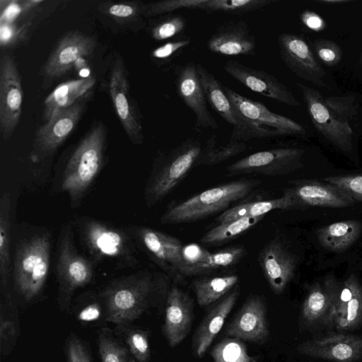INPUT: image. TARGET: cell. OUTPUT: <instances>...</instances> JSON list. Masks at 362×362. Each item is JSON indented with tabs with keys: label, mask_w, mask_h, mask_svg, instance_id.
I'll use <instances>...</instances> for the list:
<instances>
[{
	"label": "cell",
	"mask_w": 362,
	"mask_h": 362,
	"mask_svg": "<svg viewBox=\"0 0 362 362\" xmlns=\"http://www.w3.org/2000/svg\"><path fill=\"white\" fill-rule=\"evenodd\" d=\"M168 291L165 278L148 271L115 279L100 293L106 320L117 325L134 321L166 300Z\"/></svg>",
	"instance_id": "obj_1"
},
{
	"label": "cell",
	"mask_w": 362,
	"mask_h": 362,
	"mask_svg": "<svg viewBox=\"0 0 362 362\" xmlns=\"http://www.w3.org/2000/svg\"><path fill=\"white\" fill-rule=\"evenodd\" d=\"M105 141V128L99 123L88 132L69 158L61 189L68 194L71 206L79 204L101 170Z\"/></svg>",
	"instance_id": "obj_2"
},
{
	"label": "cell",
	"mask_w": 362,
	"mask_h": 362,
	"mask_svg": "<svg viewBox=\"0 0 362 362\" xmlns=\"http://www.w3.org/2000/svg\"><path fill=\"white\" fill-rule=\"evenodd\" d=\"M257 185V180H240L208 189L169 206L160 221L163 223H182L204 219L246 197Z\"/></svg>",
	"instance_id": "obj_3"
},
{
	"label": "cell",
	"mask_w": 362,
	"mask_h": 362,
	"mask_svg": "<svg viewBox=\"0 0 362 362\" xmlns=\"http://www.w3.org/2000/svg\"><path fill=\"white\" fill-rule=\"evenodd\" d=\"M51 235L37 232L16 246L13 279L18 292L28 301L42 291L50 266Z\"/></svg>",
	"instance_id": "obj_4"
},
{
	"label": "cell",
	"mask_w": 362,
	"mask_h": 362,
	"mask_svg": "<svg viewBox=\"0 0 362 362\" xmlns=\"http://www.w3.org/2000/svg\"><path fill=\"white\" fill-rule=\"evenodd\" d=\"M77 230L86 250L96 260L119 267H136L139 261L129 234L124 230L93 218H81Z\"/></svg>",
	"instance_id": "obj_5"
},
{
	"label": "cell",
	"mask_w": 362,
	"mask_h": 362,
	"mask_svg": "<svg viewBox=\"0 0 362 362\" xmlns=\"http://www.w3.org/2000/svg\"><path fill=\"white\" fill-rule=\"evenodd\" d=\"M202 146L199 139L188 138L175 148L161 153L145 188L148 206L162 200L197 165Z\"/></svg>",
	"instance_id": "obj_6"
},
{
	"label": "cell",
	"mask_w": 362,
	"mask_h": 362,
	"mask_svg": "<svg viewBox=\"0 0 362 362\" xmlns=\"http://www.w3.org/2000/svg\"><path fill=\"white\" fill-rule=\"evenodd\" d=\"M223 89L240 116L253 128L255 138L306 136L307 132L300 124L270 111L263 104L249 99L230 88L223 86Z\"/></svg>",
	"instance_id": "obj_7"
},
{
	"label": "cell",
	"mask_w": 362,
	"mask_h": 362,
	"mask_svg": "<svg viewBox=\"0 0 362 362\" xmlns=\"http://www.w3.org/2000/svg\"><path fill=\"white\" fill-rule=\"evenodd\" d=\"M56 269L62 301H69L76 290L89 284L93 276V263L77 251L69 226L60 235Z\"/></svg>",
	"instance_id": "obj_8"
},
{
	"label": "cell",
	"mask_w": 362,
	"mask_h": 362,
	"mask_svg": "<svg viewBox=\"0 0 362 362\" xmlns=\"http://www.w3.org/2000/svg\"><path fill=\"white\" fill-rule=\"evenodd\" d=\"M296 84L302 91L308 114L317 131L341 151L351 153L354 148V134L348 121L329 110L325 103V98L318 90L301 83Z\"/></svg>",
	"instance_id": "obj_9"
},
{
	"label": "cell",
	"mask_w": 362,
	"mask_h": 362,
	"mask_svg": "<svg viewBox=\"0 0 362 362\" xmlns=\"http://www.w3.org/2000/svg\"><path fill=\"white\" fill-rule=\"evenodd\" d=\"M134 230L136 240L143 250L172 278L181 282L188 276L187 267L182 254L183 245L178 239L144 226L137 227Z\"/></svg>",
	"instance_id": "obj_10"
},
{
	"label": "cell",
	"mask_w": 362,
	"mask_h": 362,
	"mask_svg": "<svg viewBox=\"0 0 362 362\" xmlns=\"http://www.w3.org/2000/svg\"><path fill=\"white\" fill-rule=\"evenodd\" d=\"M23 91L13 58L2 54L0 60V129L6 141L16 128L21 115Z\"/></svg>",
	"instance_id": "obj_11"
},
{
	"label": "cell",
	"mask_w": 362,
	"mask_h": 362,
	"mask_svg": "<svg viewBox=\"0 0 362 362\" xmlns=\"http://www.w3.org/2000/svg\"><path fill=\"white\" fill-rule=\"evenodd\" d=\"M304 151L297 148H278L258 151L227 167L230 175L257 173L279 175L289 173L302 165Z\"/></svg>",
	"instance_id": "obj_12"
},
{
	"label": "cell",
	"mask_w": 362,
	"mask_h": 362,
	"mask_svg": "<svg viewBox=\"0 0 362 362\" xmlns=\"http://www.w3.org/2000/svg\"><path fill=\"white\" fill-rule=\"evenodd\" d=\"M277 42L281 57L291 71L316 86L327 87L325 71L303 36L283 33L278 35Z\"/></svg>",
	"instance_id": "obj_13"
},
{
	"label": "cell",
	"mask_w": 362,
	"mask_h": 362,
	"mask_svg": "<svg viewBox=\"0 0 362 362\" xmlns=\"http://www.w3.org/2000/svg\"><path fill=\"white\" fill-rule=\"evenodd\" d=\"M110 94L119 119L132 142L144 141L140 113L129 93V83L124 64L117 59L112 69L109 81Z\"/></svg>",
	"instance_id": "obj_14"
},
{
	"label": "cell",
	"mask_w": 362,
	"mask_h": 362,
	"mask_svg": "<svg viewBox=\"0 0 362 362\" xmlns=\"http://www.w3.org/2000/svg\"><path fill=\"white\" fill-rule=\"evenodd\" d=\"M226 334L242 341L265 344L269 339L270 331L264 297L258 294L248 297L227 326Z\"/></svg>",
	"instance_id": "obj_15"
},
{
	"label": "cell",
	"mask_w": 362,
	"mask_h": 362,
	"mask_svg": "<svg viewBox=\"0 0 362 362\" xmlns=\"http://www.w3.org/2000/svg\"><path fill=\"white\" fill-rule=\"evenodd\" d=\"M175 75L177 93L193 112L196 119V128L218 129V125L207 107L197 63L189 62L177 66L175 69Z\"/></svg>",
	"instance_id": "obj_16"
},
{
	"label": "cell",
	"mask_w": 362,
	"mask_h": 362,
	"mask_svg": "<svg viewBox=\"0 0 362 362\" xmlns=\"http://www.w3.org/2000/svg\"><path fill=\"white\" fill-rule=\"evenodd\" d=\"M223 69L235 80L253 92L290 106L300 105L284 83L263 70L247 66L233 59L226 61Z\"/></svg>",
	"instance_id": "obj_17"
},
{
	"label": "cell",
	"mask_w": 362,
	"mask_h": 362,
	"mask_svg": "<svg viewBox=\"0 0 362 362\" xmlns=\"http://www.w3.org/2000/svg\"><path fill=\"white\" fill-rule=\"evenodd\" d=\"M303 355L333 362H355L362 358V337L333 333L300 344Z\"/></svg>",
	"instance_id": "obj_18"
},
{
	"label": "cell",
	"mask_w": 362,
	"mask_h": 362,
	"mask_svg": "<svg viewBox=\"0 0 362 362\" xmlns=\"http://www.w3.org/2000/svg\"><path fill=\"white\" fill-rule=\"evenodd\" d=\"M202 87L211 107L233 127L230 140L246 141L250 138V127L240 115L224 91L223 86L202 64L197 63Z\"/></svg>",
	"instance_id": "obj_19"
},
{
	"label": "cell",
	"mask_w": 362,
	"mask_h": 362,
	"mask_svg": "<svg viewBox=\"0 0 362 362\" xmlns=\"http://www.w3.org/2000/svg\"><path fill=\"white\" fill-rule=\"evenodd\" d=\"M259 262L272 291L282 293L294 275L296 257L282 240L274 239L261 250Z\"/></svg>",
	"instance_id": "obj_20"
},
{
	"label": "cell",
	"mask_w": 362,
	"mask_h": 362,
	"mask_svg": "<svg viewBox=\"0 0 362 362\" xmlns=\"http://www.w3.org/2000/svg\"><path fill=\"white\" fill-rule=\"evenodd\" d=\"M194 316L192 298L177 286L171 287L165 300L163 334L170 347L179 345L190 332Z\"/></svg>",
	"instance_id": "obj_21"
},
{
	"label": "cell",
	"mask_w": 362,
	"mask_h": 362,
	"mask_svg": "<svg viewBox=\"0 0 362 362\" xmlns=\"http://www.w3.org/2000/svg\"><path fill=\"white\" fill-rule=\"evenodd\" d=\"M256 46L255 36L242 19L220 24L206 42L211 52L230 57L253 55Z\"/></svg>",
	"instance_id": "obj_22"
},
{
	"label": "cell",
	"mask_w": 362,
	"mask_h": 362,
	"mask_svg": "<svg viewBox=\"0 0 362 362\" xmlns=\"http://www.w3.org/2000/svg\"><path fill=\"white\" fill-rule=\"evenodd\" d=\"M93 38L78 32H70L57 44L43 68L47 79L54 80L68 72L80 58L89 56L95 48Z\"/></svg>",
	"instance_id": "obj_23"
},
{
	"label": "cell",
	"mask_w": 362,
	"mask_h": 362,
	"mask_svg": "<svg viewBox=\"0 0 362 362\" xmlns=\"http://www.w3.org/2000/svg\"><path fill=\"white\" fill-rule=\"evenodd\" d=\"M83 110L76 103L57 112L52 118L37 130L35 139V149L41 156L53 153L74 129Z\"/></svg>",
	"instance_id": "obj_24"
},
{
	"label": "cell",
	"mask_w": 362,
	"mask_h": 362,
	"mask_svg": "<svg viewBox=\"0 0 362 362\" xmlns=\"http://www.w3.org/2000/svg\"><path fill=\"white\" fill-rule=\"evenodd\" d=\"M240 293V286L237 285L209 309L192 338V349L195 357L200 358L204 356L222 329L227 317L237 302Z\"/></svg>",
	"instance_id": "obj_25"
},
{
	"label": "cell",
	"mask_w": 362,
	"mask_h": 362,
	"mask_svg": "<svg viewBox=\"0 0 362 362\" xmlns=\"http://www.w3.org/2000/svg\"><path fill=\"white\" fill-rule=\"evenodd\" d=\"M362 322V287L354 275L338 291L329 326L339 330H351Z\"/></svg>",
	"instance_id": "obj_26"
},
{
	"label": "cell",
	"mask_w": 362,
	"mask_h": 362,
	"mask_svg": "<svg viewBox=\"0 0 362 362\" xmlns=\"http://www.w3.org/2000/svg\"><path fill=\"white\" fill-rule=\"evenodd\" d=\"M288 189L300 206L344 208L355 203L348 194L325 182L297 181Z\"/></svg>",
	"instance_id": "obj_27"
},
{
	"label": "cell",
	"mask_w": 362,
	"mask_h": 362,
	"mask_svg": "<svg viewBox=\"0 0 362 362\" xmlns=\"http://www.w3.org/2000/svg\"><path fill=\"white\" fill-rule=\"evenodd\" d=\"M339 287L332 280L316 283L309 290L302 306L301 319L308 327L329 326Z\"/></svg>",
	"instance_id": "obj_28"
},
{
	"label": "cell",
	"mask_w": 362,
	"mask_h": 362,
	"mask_svg": "<svg viewBox=\"0 0 362 362\" xmlns=\"http://www.w3.org/2000/svg\"><path fill=\"white\" fill-rule=\"evenodd\" d=\"M95 84L92 77L69 81L59 85L45 99L43 117L47 122L59 110L74 104Z\"/></svg>",
	"instance_id": "obj_29"
},
{
	"label": "cell",
	"mask_w": 362,
	"mask_h": 362,
	"mask_svg": "<svg viewBox=\"0 0 362 362\" xmlns=\"http://www.w3.org/2000/svg\"><path fill=\"white\" fill-rule=\"evenodd\" d=\"M300 206L288 189L284 196L271 200L245 202L224 211L218 216V223L232 221L245 217H258L274 209H288Z\"/></svg>",
	"instance_id": "obj_30"
},
{
	"label": "cell",
	"mask_w": 362,
	"mask_h": 362,
	"mask_svg": "<svg viewBox=\"0 0 362 362\" xmlns=\"http://www.w3.org/2000/svg\"><path fill=\"white\" fill-rule=\"evenodd\" d=\"M361 224L358 221L335 222L317 230L320 245L325 249L341 252L349 248L360 236Z\"/></svg>",
	"instance_id": "obj_31"
},
{
	"label": "cell",
	"mask_w": 362,
	"mask_h": 362,
	"mask_svg": "<svg viewBox=\"0 0 362 362\" xmlns=\"http://www.w3.org/2000/svg\"><path fill=\"white\" fill-rule=\"evenodd\" d=\"M237 275L208 276L196 279L192 282L198 305L209 306L219 300L237 286Z\"/></svg>",
	"instance_id": "obj_32"
},
{
	"label": "cell",
	"mask_w": 362,
	"mask_h": 362,
	"mask_svg": "<svg viewBox=\"0 0 362 362\" xmlns=\"http://www.w3.org/2000/svg\"><path fill=\"white\" fill-rule=\"evenodd\" d=\"M11 210L10 194L4 192L0 198V279L2 286H6L11 271Z\"/></svg>",
	"instance_id": "obj_33"
},
{
	"label": "cell",
	"mask_w": 362,
	"mask_h": 362,
	"mask_svg": "<svg viewBox=\"0 0 362 362\" xmlns=\"http://www.w3.org/2000/svg\"><path fill=\"white\" fill-rule=\"evenodd\" d=\"M264 216L245 217L219 223L207 231L200 239L206 245H218L228 242L256 225Z\"/></svg>",
	"instance_id": "obj_34"
},
{
	"label": "cell",
	"mask_w": 362,
	"mask_h": 362,
	"mask_svg": "<svg viewBox=\"0 0 362 362\" xmlns=\"http://www.w3.org/2000/svg\"><path fill=\"white\" fill-rule=\"evenodd\" d=\"M246 148L247 145L245 142L232 140L224 146H220L217 144L216 135L213 134L203 144L197 165L220 163L240 154Z\"/></svg>",
	"instance_id": "obj_35"
},
{
	"label": "cell",
	"mask_w": 362,
	"mask_h": 362,
	"mask_svg": "<svg viewBox=\"0 0 362 362\" xmlns=\"http://www.w3.org/2000/svg\"><path fill=\"white\" fill-rule=\"evenodd\" d=\"M276 1V0H204L199 10L208 13L217 12L240 16L259 10Z\"/></svg>",
	"instance_id": "obj_36"
},
{
	"label": "cell",
	"mask_w": 362,
	"mask_h": 362,
	"mask_svg": "<svg viewBox=\"0 0 362 362\" xmlns=\"http://www.w3.org/2000/svg\"><path fill=\"white\" fill-rule=\"evenodd\" d=\"M214 362H257V359L249 355L242 340L228 337L216 344L211 352Z\"/></svg>",
	"instance_id": "obj_37"
},
{
	"label": "cell",
	"mask_w": 362,
	"mask_h": 362,
	"mask_svg": "<svg viewBox=\"0 0 362 362\" xmlns=\"http://www.w3.org/2000/svg\"><path fill=\"white\" fill-rule=\"evenodd\" d=\"M98 348L102 362H136L129 351L120 344L109 329H101Z\"/></svg>",
	"instance_id": "obj_38"
},
{
	"label": "cell",
	"mask_w": 362,
	"mask_h": 362,
	"mask_svg": "<svg viewBox=\"0 0 362 362\" xmlns=\"http://www.w3.org/2000/svg\"><path fill=\"white\" fill-rule=\"evenodd\" d=\"M245 255L241 246H233L210 253L206 261L199 267L197 274H202L222 267H227L238 262Z\"/></svg>",
	"instance_id": "obj_39"
},
{
	"label": "cell",
	"mask_w": 362,
	"mask_h": 362,
	"mask_svg": "<svg viewBox=\"0 0 362 362\" xmlns=\"http://www.w3.org/2000/svg\"><path fill=\"white\" fill-rule=\"evenodd\" d=\"M186 25L187 20L183 16L170 13L158 21L151 28L150 33L153 40L162 41L182 35Z\"/></svg>",
	"instance_id": "obj_40"
},
{
	"label": "cell",
	"mask_w": 362,
	"mask_h": 362,
	"mask_svg": "<svg viewBox=\"0 0 362 362\" xmlns=\"http://www.w3.org/2000/svg\"><path fill=\"white\" fill-rule=\"evenodd\" d=\"M204 0H166L143 5V13L147 17L170 14L182 8L199 9Z\"/></svg>",
	"instance_id": "obj_41"
},
{
	"label": "cell",
	"mask_w": 362,
	"mask_h": 362,
	"mask_svg": "<svg viewBox=\"0 0 362 362\" xmlns=\"http://www.w3.org/2000/svg\"><path fill=\"white\" fill-rule=\"evenodd\" d=\"M126 342L129 351L138 362H148L151 358V349L148 333L136 329L128 332Z\"/></svg>",
	"instance_id": "obj_42"
},
{
	"label": "cell",
	"mask_w": 362,
	"mask_h": 362,
	"mask_svg": "<svg viewBox=\"0 0 362 362\" xmlns=\"http://www.w3.org/2000/svg\"><path fill=\"white\" fill-rule=\"evenodd\" d=\"M322 181L339 187L354 202H362V174L329 176L322 178Z\"/></svg>",
	"instance_id": "obj_43"
},
{
	"label": "cell",
	"mask_w": 362,
	"mask_h": 362,
	"mask_svg": "<svg viewBox=\"0 0 362 362\" xmlns=\"http://www.w3.org/2000/svg\"><path fill=\"white\" fill-rule=\"evenodd\" d=\"M192 42V38L187 35H180L172 41L156 48L151 53L152 57L163 63H168L177 57Z\"/></svg>",
	"instance_id": "obj_44"
},
{
	"label": "cell",
	"mask_w": 362,
	"mask_h": 362,
	"mask_svg": "<svg viewBox=\"0 0 362 362\" xmlns=\"http://www.w3.org/2000/svg\"><path fill=\"white\" fill-rule=\"evenodd\" d=\"M313 47L320 61L328 66L338 64L342 57V50L336 42L327 39H317Z\"/></svg>",
	"instance_id": "obj_45"
},
{
	"label": "cell",
	"mask_w": 362,
	"mask_h": 362,
	"mask_svg": "<svg viewBox=\"0 0 362 362\" xmlns=\"http://www.w3.org/2000/svg\"><path fill=\"white\" fill-rule=\"evenodd\" d=\"M210 253L195 243L183 245L182 254L187 267L188 276L197 275L199 267L206 261Z\"/></svg>",
	"instance_id": "obj_46"
},
{
	"label": "cell",
	"mask_w": 362,
	"mask_h": 362,
	"mask_svg": "<svg viewBox=\"0 0 362 362\" xmlns=\"http://www.w3.org/2000/svg\"><path fill=\"white\" fill-rule=\"evenodd\" d=\"M325 103L329 110L341 119L348 121L356 114L351 97H329L325 98Z\"/></svg>",
	"instance_id": "obj_47"
},
{
	"label": "cell",
	"mask_w": 362,
	"mask_h": 362,
	"mask_svg": "<svg viewBox=\"0 0 362 362\" xmlns=\"http://www.w3.org/2000/svg\"><path fill=\"white\" fill-rule=\"evenodd\" d=\"M106 13L119 21H127L138 17L140 12L143 13V6L136 3H113L105 6Z\"/></svg>",
	"instance_id": "obj_48"
},
{
	"label": "cell",
	"mask_w": 362,
	"mask_h": 362,
	"mask_svg": "<svg viewBox=\"0 0 362 362\" xmlns=\"http://www.w3.org/2000/svg\"><path fill=\"white\" fill-rule=\"evenodd\" d=\"M68 362H90L89 354L82 341L71 336L66 345Z\"/></svg>",
	"instance_id": "obj_49"
},
{
	"label": "cell",
	"mask_w": 362,
	"mask_h": 362,
	"mask_svg": "<svg viewBox=\"0 0 362 362\" xmlns=\"http://www.w3.org/2000/svg\"><path fill=\"white\" fill-rule=\"evenodd\" d=\"M300 20L306 28L315 32H320L326 28L325 20L313 11H303L300 14Z\"/></svg>",
	"instance_id": "obj_50"
},
{
	"label": "cell",
	"mask_w": 362,
	"mask_h": 362,
	"mask_svg": "<svg viewBox=\"0 0 362 362\" xmlns=\"http://www.w3.org/2000/svg\"><path fill=\"white\" fill-rule=\"evenodd\" d=\"M15 334V327L13 322L4 319L1 315V325H0V335L1 341L8 340Z\"/></svg>",
	"instance_id": "obj_51"
},
{
	"label": "cell",
	"mask_w": 362,
	"mask_h": 362,
	"mask_svg": "<svg viewBox=\"0 0 362 362\" xmlns=\"http://www.w3.org/2000/svg\"><path fill=\"white\" fill-rule=\"evenodd\" d=\"M316 2L325 4H329V5H334V4H346L350 3L352 1L351 0H316Z\"/></svg>",
	"instance_id": "obj_52"
},
{
	"label": "cell",
	"mask_w": 362,
	"mask_h": 362,
	"mask_svg": "<svg viewBox=\"0 0 362 362\" xmlns=\"http://www.w3.org/2000/svg\"><path fill=\"white\" fill-rule=\"evenodd\" d=\"M359 64H360L361 67L362 68V52H361V53L360 54Z\"/></svg>",
	"instance_id": "obj_53"
},
{
	"label": "cell",
	"mask_w": 362,
	"mask_h": 362,
	"mask_svg": "<svg viewBox=\"0 0 362 362\" xmlns=\"http://www.w3.org/2000/svg\"><path fill=\"white\" fill-rule=\"evenodd\" d=\"M307 362H313V361H307Z\"/></svg>",
	"instance_id": "obj_54"
}]
</instances>
